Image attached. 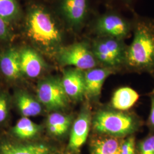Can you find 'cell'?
I'll list each match as a JSON object with an SVG mask.
<instances>
[{
	"instance_id": "6da1fadb",
	"label": "cell",
	"mask_w": 154,
	"mask_h": 154,
	"mask_svg": "<svg viewBox=\"0 0 154 154\" xmlns=\"http://www.w3.org/2000/svg\"><path fill=\"white\" fill-rule=\"evenodd\" d=\"M133 13L134 37L127 47L124 71L154 77V20Z\"/></svg>"
},
{
	"instance_id": "7a4b0ae2",
	"label": "cell",
	"mask_w": 154,
	"mask_h": 154,
	"mask_svg": "<svg viewBox=\"0 0 154 154\" xmlns=\"http://www.w3.org/2000/svg\"><path fill=\"white\" fill-rule=\"evenodd\" d=\"M143 120L131 111H119L112 107L102 109L92 119L95 134L123 139L135 134L143 126Z\"/></svg>"
},
{
	"instance_id": "3957f363",
	"label": "cell",
	"mask_w": 154,
	"mask_h": 154,
	"mask_svg": "<svg viewBox=\"0 0 154 154\" xmlns=\"http://www.w3.org/2000/svg\"><path fill=\"white\" fill-rule=\"evenodd\" d=\"M26 32L33 42L45 49H54L62 41L61 30L55 19L41 6H33L29 10Z\"/></svg>"
},
{
	"instance_id": "277c9868",
	"label": "cell",
	"mask_w": 154,
	"mask_h": 154,
	"mask_svg": "<svg viewBox=\"0 0 154 154\" xmlns=\"http://www.w3.org/2000/svg\"><path fill=\"white\" fill-rule=\"evenodd\" d=\"M94 55L103 67L116 72L124 71L127 45L125 40L109 37H98L91 45Z\"/></svg>"
},
{
	"instance_id": "5b68a950",
	"label": "cell",
	"mask_w": 154,
	"mask_h": 154,
	"mask_svg": "<svg viewBox=\"0 0 154 154\" xmlns=\"http://www.w3.org/2000/svg\"><path fill=\"white\" fill-rule=\"evenodd\" d=\"M58 60L62 65L73 66L83 71L96 67L99 63L91 46L86 42L61 48L58 52Z\"/></svg>"
},
{
	"instance_id": "8992f818",
	"label": "cell",
	"mask_w": 154,
	"mask_h": 154,
	"mask_svg": "<svg viewBox=\"0 0 154 154\" xmlns=\"http://www.w3.org/2000/svg\"><path fill=\"white\" fill-rule=\"evenodd\" d=\"M93 29L98 37L125 40L132 32V22L119 13L112 11L99 17L94 22Z\"/></svg>"
},
{
	"instance_id": "52a82bcc",
	"label": "cell",
	"mask_w": 154,
	"mask_h": 154,
	"mask_svg": "<svg viewBox=\"0 0 154 154\" xmlns=\"http://www.w3.org/2000/svg\"><path fill=\"white\" fill-rule=\"evenodd\" d=\"M39 102L49 110H59L66 107L69 97L63 88L61 81L48 78L39 82L37 88Z\"/></svg>"
},
{
	"instance_id": "ba28073f",
	"label": "cell",
	"mask_w": 154,
	"mask_h": 154,
	"mask_svg": "<svg viewBox=\"0 0 154 154\" xmlns=\"http://www.w3.org/2000/svg\"><path fill=\"white\" fill-rule=\"evenodd\" d=\"M93 116L88 104L84 105L72 127L68 148L72 153H79L88 138Z\"/></svg>"
},
{
	"instance_id": "9c48e42d",
	"label": "cell",
	"mask_w": 154,
	"mask_h": 154,
	"mask_svg": "<svg viewBox=\"0 0 154 154\" xmlns=\"http://www.w3.org/2000/svg\"><path fill=\"white\" fill-rule=\"evenodd\" d=\"M116 73L114 70L103 66L84 71L85 97L92 100L98 99L105 81L110 75Z\"/></svg>"
},
{
	"instance_id": "30bf717a",
	"label": "cell",
	"mask_w": 154,
	"mask_h": 154,
	"mask_svg": "<svg viewBox=\"0 0 154 154\" xmlns=\"http://www.w3.org/2000/svg\"><path fill=\"white\" fill-rule=\"evenodd\" d=\"M0 72L9 82L22 77L20 50L16 48L8 46L0 50Z\"/></svg>"
},
{
	"instance_id": "8fae6325",
	"label": "cell",
	"mask_w": 154,
	"mask_h": 154,
	"mask_svg": "<svg viewBox=\"0 0 154 154\" xmlns=\"http://www.w3.org/2000/svg\"><path fill=\"white\" fill-rule=\"evenodd\" d=\"M63 88L69 98L80 100L85 97L84 71L76 68L65 70L61 80Z\"/></svg>"
},
{
	"instance_id": "7c38bea8",
	"label": "cell",
	"mask_w": 154,
	"mask_h": 154,
	"mask_svg": "<svg viewBox=\"0 0 154 154\" xmlns=\"http://www.w3.org/2000/svg\"><path fill=\"white\" fill-rule=\"evenodd\" d=\"M61 9L68 23L74 28H79L88 14V0H62Z\"/></svg>"
},
{
	"instance_id": "4fadbf2b",
	"label": "cell",
	"mask_w": 154,
	"mask_h": 154,
	"mask_svg": "<svg viewBox=\"0 0 154 154\" xmlns=\"http://www.w3.org/2000/svg\"><path fill=\"white\" fill-rule=\"evenodd\" d=\"M20 57L22 75L34 78L39 76L44 70V61L33 49L26 48L20 50Z\"/></svg>"
},
{
	"instance_id": "5bb4252c",
	"label": "cell",
	"mask_w": 154,
	"mask_h": 154,
	"mask_svg": "<svg viewBox=\"0 0 154 154\" xmlns=\"http://www.w3.org/2000/svg\"><path fill=\"white\" fill-rule=\"evenodd\" d=\"M49 146L44 143L22 144L8 139L0 140V154H50Z\"/></svg>"
},
{
	"instance_id": "9a60e30c",
	"label": "cell",
	"mask_w": 154,
	"mask_h": 154,
	"mask_svg": "<svg viewBox=\"0 0 154 154\" xmlns=\"http://www.w3.org/2000/svg\"><path fill=\"white\" fill-rule=\"evenodd\" d=\"M122 140L121 138L96 134L90 143V154H121Z\"/></svg>"
},
{
	"instance_id": "2e32d148",
	"label": "cell",
	"mask_w": 154,
	"mask_h": 154,
	"mask_svg": "<svg viewBox=\"0 0 154 154\" xmlns=\"http://www.w3.org/2000/svg\"><path fill=\"white\" fill-rule=\"evenodd\" d=\"M139 97L138 92L131 88H119L112 95L111 107L119 111H130L138 102Z\"/></svg>"
},
{
	"instance_id": "e0dca14e",
	"label": "cell",
	"mask_w": 154,
	"mask_h": 154,
	"mask_svg": "<svg viewBox=\"0 0 154 154\" xmlns=\"http://www.w3.org/2000/svg\"><path fill=\"white\" fill-rule=\"evenodd\" d=\"M14 101L20 112L24 117L38 116L42 111V105L38 100L24 91H19L16 94Z\"/></svg>"
},
{
	"instance_id": "ac0fdd59",
	"label": "cell",
	"mask_w": 154,
	"mask_h": 154,
	"mask_svg": "<svg viewBox=\"0 0 154 154\" xmlns=\"http://www.w3.org/2000/svg\"><path fill=\"white\" fill-rule=\"evenodd\" d=\"M41 130L37 123L29 118L22 117L20 119L11 129V134L17 138L21 140H28L35 137Z\"/></svg>"
},
{
	"instance_id": "d6986e66",
	"label": "cell",
	"mask_w": 154,
	"mask_h": 154,
	"mask_svg": "<svg viewBox=\"0 0 154 154\" xmlns=\"http://www.w3.org/2000/svg\"><path fill=\"white\" fill-rule=\"evenodd\" d=\"M71 121L72 119L69 116L59 112H53L47 119V128L52 135L60 137L68 131Z\"/></svg>"
},
{
	"instance_id": "ffe728a7",
	"label": "cell",
	"mask_w": 154,
	"mask_h": 154,
	"mask_svg": "<svg viewBox=\"0 0 154 154\" xmlns=\"http://www.w3.org/2000/svg\"><path fill=\"white\" fill-rule=\"evenodd\" d=\"M21 9L17 0H0V17L13 28L20 21Z\"/></svg>"
},
{
	"instance_id": "44dd1931",
	"label": "cell",
	"mask_w": 154,
	"mask_h": 154,
	"mask_svg": "<svg viewBox=\"0 0 154 154\" xmlns=\"http://www.w3.org/2000/svg\"><path fill=\"white\" fill-rule=\"evenodd\" d=\"M137 154H154V132L149 134L136 143Z\"/></svg>"
},
{
	"instance_id": "7402d4cb",
	"label": "cell",
	"mask_w": 154,
	"mask_h": 154,
	"mask_svg": "<svg viewBox=\"0 0 154 154\" xmlns=\"http://www.w3.org/2000/svg\"><path fill=\"white\" fill-rule=\"evenodd\" d=\"M11 111V98L8 94L0 90V126L8 120Z\"/></svg>"
},
{
	"instance_id": "603a6c76",
	"label": "cell",
	"mask_w": 154,
	"mask_h": 154,
	"mask_svg": "<svg viewBox=\"0 0 154 154\" xmlns=\"http://www.w3.org/2000/svg\"><path fill=\"white\" fill-rule=\"evenodd\" d=\"M14 38L13 28L0 17V44L9 43Z\"/></svg>"
},
{
	"instance_id": "cb8c5ba5",
	"label": "cell",
	"mask_w": 154,
	"mask_h": 154,
	"mask_svg": "<svg viewBox=\"0 0 154 154\" xmlns=\"http://www.w3.org/2000/svg\"><path fill=\"white\" fill-rule=\"evenodd\" d=\"M135 134L123 139L121 149V154H137Z\"/></svg>"
},
{
	"instance_id": "d4e9b609",
	"label": "cell",
	"mask_w": 154,
	"mask_h": 154,
	"mask_svg": "<svg viewBox=\"0 0 154 154\" xmlns=\"http://www.w3.org/2000/svg\"><path fill=\"white\" fill-rule=\"evenodd\" d=\"M150 99V112L146 122V126L149 128V132H154V88L149 93Z\"/></svg>"
},
{
	"instance_id": "484cf974",
	"label": "cell",
	"mask_w": 154,
	"mask_h": 154,
	"mask_svg": "<svg viewBox=\"0 0 154 154\" xmlns=\"http://www.w3.org/2000/svg\"><path fill=\"white\" fill-rule=\"evenodd\" d=\"M50 154H73L70 151H57V152H51Z\"/></svg>"
},
{
	"instance_id": "4316f807",
	"label": "cell",
	"mask_w": 154,
	"mask_h": 154,
	"mask_svg": "<svg viewBox=\"0 0 154 154\" xmlns=\"http://www.w3.org/2000/svg\"><path fill=\"white\" fill-rule=\"evenodd\" d=\"M123 2H124L126 5H130L132 2V0H121Z\"/></svg>"
}]
</instances>
